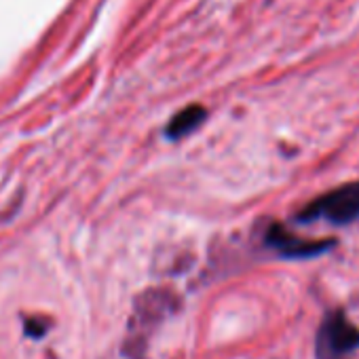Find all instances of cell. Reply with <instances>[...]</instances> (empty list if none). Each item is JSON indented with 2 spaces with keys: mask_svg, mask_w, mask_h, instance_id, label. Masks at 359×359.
Segmentation results:
<instances>
[{
  "mask_svg": "<svg viewBox=\"0 0 359 359\" xmlns=\"http://www.w3.org/2000/svg\"><path fill=\"white\" fill-rule=\"evenodd\" d=\"M325 218L332 224H346L359 218V182L340 187L323 195L321 199L313 201L298 214L300 222H313Z\"/></svg>",
  "mask_w": 359,
  "mask_h": 359,
  "instance_id": "cell-1",
  "label": "cell"
},
{
  "mask_svg": "<svg viewBox=\"0 0 359 359\" xmlns=\"http://www.w3.org/2000/svg\"><path fill=\"white\" fill-rule=\"evenodd\" d=\"M359 346V330L340 313L332 315L319 336V355H342Z\"/></svg>",
  "mask_w": 359,
  "mask_h": 359,
  "instance_id": "cell-2",
  "label": "cell"
},
{
  "mask_svg": "<svg viewBox=\"0 0 359 359\" xmlns=\"http://www.w3.org/2000/svg\"><path fill=\"white\" fill-rule=\"evenodd\" d=\"M266 243L273 245L277 252H281L285 258H309V256H317L325 250H330L334 245V241L323 239V241H302L292 237L283 226H271L269 235H266Z\"/></svg>",
  "mask_w": 359,
  "mask_h": 359,
  "instance_id": "cell-3",
  "label": "cell"
},
{
  "mask_svg": "<svg viewBox=\"0 0 359 359\" xmlns=\"http://www.w3.org/2000/svg\"><path fill=\"white\" fill-rule=\"evenodd\" d=\"M205 116H208V112H205L203 106H197V104H195V106H189V108H184V110H180V112L169 121L165 133H167L169 140H180V137H184L187 133L195 131V129L205 121Z\"/></svg>",
  "mask_w": 359,
  "mask_h": 359,
  "instance_id": "cell-4",
  "label": "cell"
}]
</instances>
